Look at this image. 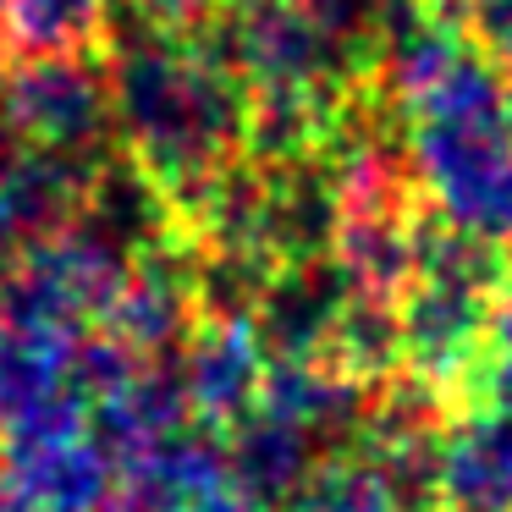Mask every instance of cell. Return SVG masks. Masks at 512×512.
I'll return each mask as SVG.
<instances>
[{"label":"cell","mask_w":512,"mask_h":512,"mask_svg":"<svg viewBox=\"0 0 512 512\" xmlns=\"http://www.w3.org/2000/svg\"><path fill=\"white\" fill-rule=\"evenodd\" d=\"M419 6H435V0H419Z\"/></svg>","instance_id":"44dd1931"},{"label":"cell","mask_w":512,"mask_h":512,"mask_svg":"<svg viewBox=\"0 0 512 512\" xmlns=\"http://www.w3.org/2000/svg\"><path fill=\"white\" fill-rule=\"evenodd\" d=\"M501 281H507V248L479 243L424 210L413 276L402 292V375L430 386L452 419L463 413V397L485 364Z\"/></svg>","instance_id":"7a4b0ae2"},{"label":"cell","mask_w":512,"mask_h":512,"mask_svg":"<svg viewBox=\"0 0 512 512\" xmlns=\"http://www.w3.org/2000/svg\"><path fill=\"white\" fill-rule=\"evenodd\" d=\"M226 441V463H232V479L259 501L265 512H276L303 479L314 474L320 457H331L314 435H303L298 424L276 419L265 408H248L232 430L221 435Z\"/></svg>","instance_id":"8fae6325"},{"label":"cell","mask_w":512,"mask_h":512,"mask_svg":"<svg viewBox=\"0 0 512 512\" xmlns=\"http://www.w3.org/2000/svg\"><path fill=\"white\" fill-rule=\"evenodd\" d=\"M105 78L116 155L166 199L171 221L248 155V94L199 34L116 28Z\"/></svg>","instance_id":"6da1fadb"},{"label":"cell","mask_w":512,"mask_h":512,"mask_svg":"<svg viewBox=\"0 0 512 512\" xmlns=\"http://www.w3.org/2000/svg\"><path fill=\"white\" fill-rule=\"evenodd\" d=\"M490 402H512V248H507V281H501L496 314H490L485 364H479L474 386H468V397H463V413L490 408Z\"/></svg>","instance_id":"2e32d148"},{"label":"cell","mask_w":512,"mask_h":512,"mask_svg":"<svg viewBox=\"0 0 512 512\" xmlns=\"http://www.w3.org/2000/svg\"><path fill=\"white\" fill-rule=\"evenodd\" d=\"M105 160H111V149L105 155H72V149L6 144L0 138V270L23 248L83 221Z\"/></svg>","instance_id":"52a82bcc"},{"label":"cell","mask_w":512,"mask_h":512,"mask_svg":"<svg viewBox=\"0 0 512 512\" xmlns=\"http://www.w3.org/2000/svg\"><path fill=\"white\" fill-rule=\"evenodd\" d=\"M507 127H512V83H507Z\"/></svg>","instance_id":"ac0fdd59"},{"label":"cell","mask_w":512,"mask_h":512,"mask_svg":"<svg viewBox=\"0 0 512 512\" xmlns=\"http://www.w3.org/2000/svg\"><path fill=\"white\" fill-rule=\"evenodd\" d=\"M111 39H116L111 0H0V50H6V61L105 56Z\"/></svg>","instance_id":"7c38bea8"},{"label":"cell","mask_w":512,"mask_h":512,"mask_svg":"<svg viewBox=\"0 0 512 512\" xmlns=\"http://www.w3.org/2000/svg\"><path fill=\"white\" fill-rule=\"evenodd\" d=\"M78 336L0 314V430L28 419L45 402L72 397V353H78Z\"/></svg>","instance_id":"4fadbf2b"},{"label":"cell","mask_w":512,"mask_h":512,"mask_svg":"<svg viewBox=\"0 0 512 512\" xmlns=\"http://www.w3.org/2000/svg\"><path fill=\"white\" fill-rule=\"evenodd\" d=\"M0 83H6V50H0Z\"/></svg>","instance_id":"d6986e66"},{"label":"cell","mask_w":512,"mask_h":512,"mask_svg":"<svg viewBox=\"0 0 512 512\" xmlns=\"http://www.w3.org/2000/svg\"><path fill=\"white\" fill-rule=\"evenodd\" d=\"M408 155L419 193L446 226L479 243L512 248V127L507 100L479 111L408 122Z\"/></svg>","instance_id":"3957f363"},{"label":"cell","mask_w":512,"mask_h":512,"mask_svg":"<svg viewBox=\"0 0 512 512\" xmlns=\"http://www.w3.org/2000/svg\"><path fill=\"white\" fill-rule=\"evenodd\" d=\"M133 248L94 226L89 215L72 221L67 232L45 237V243L23 248L12 265L0 270V314L28 325H50V331H94L122 292L127 270H133Z\"/></svg>","instance_id":"277c9868"},{"label":"cell","mask_w":512,"mask_h":512,"mask_svg":"<svg viewBox=\"0 0 512 512\" xmlns=\"http://www.w3.org/2000/svg\"><path fill=\"white\" fill-rule=\"evenodd\" d=\"M232 0H133V17L160 34H204Z\"/></svg>","instance_id":"e0dca14e"},{"label":"cell","mask_w":512,"mask_h":512,"mask_svg":"<svg viewBox=\"0 0 512 512\" xmlns=\"http://www.w3.org/2000/svg\"><path fill=\"white\" fill-rule=\"evenodd\" d=\"M204 303H199V265L193 254L166 237V243L144 248L127 270L122 292L111 298L100 331L111 342H122L138 364H160V358H177L188 331L199 325Z\"/></svg>","instance_id":"ba28073f"},{"label":"cell","mask_w":512,"mask_h":512,"mask_svg":"<svg viewBox=\"0 0 512 512\" xmlns=\"http://www.w3.org/2000/svg\"><path fill=\"white\" fill-rule=\"evenodd\" d=\"M0 485L34 512H111L116 468L89 430V402L72 391L0 430Z\"/></svg>","instance_id":"5b68a950"},{"label":"cell","mask_w":512,"mask_h":512,"mask_svg":"<svg viewBox=\"0 0 512 512\" xmlns=\"http://www.w3.org/2000/svg\"><path fill=\"white\" fill-rule=\"evenodd\" d=\"M424 12L452 23L457 34L512 83V0H435Z\"/></svg>","instance_id":"9a60e30c"},{"label":"cell","mask_w":512,"mask_h":512,"mask_svg":"<svg viewBox=\"0 0 512 512\" xmlns=\"http://www.w3.org/2000/svg\"><path fill=\"white\" fill-rule=\"evenodd\" d=\"M435 501L452 512H512V402L468 408L446 424Z\"/></svg>","instance_id":"30bf717a"},{"label":"cell","mask_w":512,"mask_h":512,"mask_svg":"<svg viewBox=\"0 0 512 512\" xmlns=\"http://www.w3.org/2000/svg\"><path fill=\"white\" fill-rule=\"evenodd\" d=\"M265 364H270V353L254 331V314L204 309L177 353V375H182V391H188L193 424L210 435H226L254 408Z\"/></svg>","instance_id":"9c48e42d"},{"label":"cell","mask_w":512,"mask_h":512,"mask_svg":"<svg viewBox=\"0 0 512 512\" xmlns=\"http://www.w3.org/2000/svg\"><path fill=\"white\" fill-rule=\"evenodd\" d=\"M276 512H408V507L397 501V490L386 485V474H380L358 446H342V452L320 457L314 474L303 479Z\"/></svg>","instance_id":"5bb4252c"},{"label":"cell","mask_w":512,"mask_h":512,"mask_svg":"<svg viewBox=\"0 0 512 512\" xmlns=\"http://www.w3.org/2000/svg\"><path fill=\"white\" fill-rule=\"evenodd\" d=\"M0 138L6 144L105 155L111 144V78L105 56L12 61L0 83Z\"/></svg>","instance_id":"8992f818"},{"label":"cell","mask_w":512,"mask_h":512,"mask_svg":"<svg viewBox=\"0 0 512 512\" xmlns=\"http://www.w3.org/2000/svg\"><path fill=\"white\" fill-rule=\"evenodd\" d=\"M424 512H452V507H441V501H435V507H424Z\"/></svg>","instance_id":"ffe728a7"}]
</instances>
